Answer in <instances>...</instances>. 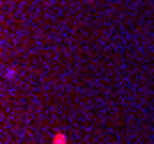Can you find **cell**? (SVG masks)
<instances>
[{
	"label": "cell",
	"mask_w": 154,
	"mask_h": 144,
	"mask_svg": "<svg viewBox=\"0 0 154 144\" xmlns=\"http://www.w3.org/2000/svg\"><path fill=\"white\" fill-rule=\"evenodd\" d=\"M51 142L53 144H69V137H67L64 133H55V135L51 137Z\"/></svg>",
	"instance_id": "cell-1"
}]
</instances>
